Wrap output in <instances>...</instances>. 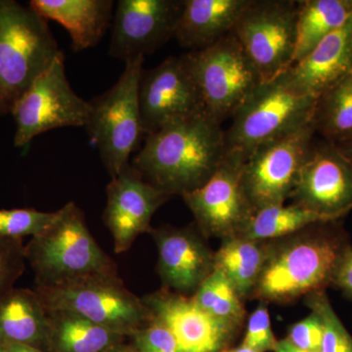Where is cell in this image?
Returning a JSON list of instances; mask_svg holds the SVG:
<instances>
[{
    "instance_id": "cell-40",
    "label": "cell",
    "mask_w": 352,
    "mask_h": 352,
    "mask_svg": "<svg viewBox=\"0 0 352 352\" xmlns=\"http://www.w3.org/2000/svg\"><path fill=\"white\" fill-rule=\"evenodd\" d=\"M221 352H256L254 351H252V349H248V347H245L244 346H242L241 344L240 346L235 347V349H226V351H221Z\"/></svg>"
},
{
    "instance_id": "cell-16",
    "label": "cell",
    "mask_w": 352,
    "mask_h": 352,
    "mask_svg": "<svg viewBox=\"0 0 352 352\" xmlns=\"http://www.w3.org/2000/svg\"><path fill=\"white\" fill-rule=\"evenodd\" d=\"M170 197L131 164L111 179L103 220L112 234L116 254L129 251L139 235L151 231L153 215Z\"/></svg>"
},
{
    "instance_id": "cell-29",
    "label": "cell",
    "mask_w": 352,
    "mask_h": 352,
    "mask_svg": "<svg viewBox=\"0 0 352 352\" xmlns=\"http://www.w3.org/2000/svg\"><path fill=\"white\" fill-rule=\"evenodd\" d=\"M305 305L318 315L323 325L320 352H352V336L336 314L326 289L305 296Z\"/></svg>"
},
{
    "instance_id": "cell-39",
    "label": "cell",
    "mask_w": 352,
    "mask_h": 352,
    "mask_svg": "<svg viewBox=\"0 0 352 352\" xmlns=\"http://www.w3.org/2000/svg\"><path fill=\"white\" fill-rule=\"evenodd\" d=\"M106 352H138L132 344H124V342H120L119 344H116L112 349H109Z\"/></svg>"
},
{
    "instance_id": "cell-8",
    "label": "cell",
    "mask_w": 352,
    "mask_h": 352,
    "mask_svg": "<svg viewBox=\"0 0 352 352\" xmlns=\"http://www.w3.org/2000/svg\"><path fill=\"white\" fill-rule=\"evenodd\" d=\"M182 57L206 112L220 124L232 118L263 83L232 32L208 47Z\"/></svg>"
},
{
    "instance_id": "cell-33",
    "label": "cell",
    "mask_w": 352,
    "mask_h": 352,
    "mask_svg": "<svg viewBox=\"0 0 352 352\" xmlns=\"http://www.w3.org/2000/svg\"><path fill=\"white\" fill-rule=\"evenodd\" d=\"M129 338L138 352H182L173 333L154 319Z\"/></svg>"
},
{
    "instance_id": "cell-20",
    "label": "cell",
    "mask_w": 352,
    "mask_h": 352,
    "mask_svg": "<svg viewBox=\"0 0 352 352\" xmlns=\"http://www.w3.org/2000/svg\"><path fill=\"white\" fill-rule=\"evenodd\" d=\"M29 6L46 21L63 25L75 52L94 47L112 20V0H32Z\"/></svg>"
},
{
    "instance_id": "cell-21",
    "label": "cell",
    "mask_w": 352,
    "mask_h": 352,
    "mask_svg": "<svg viewBox=\"0 0 352 352\" xmlns=\"http://www.w3.org/2000/svg\"><path fill=\"white\" fill-rule=\"evenodd\" d=\"M251 0H184L175 36L183 47L204 50L228 36Z\"/></svg>"
},
{
    "instance_id": "cell-4",
    "label": "cell",
    "mask_w": 352,
    "mask_h": 352,
    "mask_svg": "<svg viewBox=\"0 0 352 352\" xmlns=\"http://www.w3.org/2000/svg\"><path fill=\"white\" fill-rule=\"evenodd\" d=\"M62 50L47 21L15 0H0V118Z\"/></svg>"
},
{
    "instance_id": "cell-12",
    "label": "cell",
    "mask_w": 352,
    "mask_h": 352,
    "mask_svg": "<svg viewBox=\"0 0 352 352\" xmlns=\"http://www.w3.org/2000/svg\"><path fill=\"white\" fill-rule=\"evenodd\" d=\"M244 159L227 153L212 177L200 188L182 196L206 237H237L256 210L243 184Z\"/></svg>"
},
{
    "instance_id": "cell-17",
    "label": "cell",
    "mask_w": 352,
    "mask_h": 352,
    "mask_svg": "<svg viewBox=\"0 0 352 352\" xmlns=\"http://www.w3.org/2000/svg\"><path fill=\"white\" fill-rule=\"evenodd\" d=\"M152 318L168 329L182 352H221L239 331L210 316L191 296L163 288L142 298Z\"/></svg>"
},
{
    "instance_id": "cell-23",
    "label": "cell",
    "mask_w": 352,
    "mask_h": 352,
    "mask_svg": "<svg viewBox=\"0 0 352 352\" xmlns=\"http://www.w3.org/2000/svg\"><path fill=\"white\" fill-rule=\"evenodd\" d=\"M46 312L48 330L44 352H106L126 338L73 312Z\"/></svg>"
},
{
    "instance_id": "cell-32",
    "label": "cell",
    "mask_w": 352,
    "mask_h": 352,
    "mask_svg": "<svg viewBox=\"0 0 352 352\" xmlns=\"http://www.w3.org/2000/svg\"><path fill=\"white\" fill-rule=\"evenodd\" d=\"M277 340L271 328L270 312L265 302L256 308L248 318L242 346L256 352L273 351Z\"/></svg>"
},
{
    "instance_id": "cell-19",
    "label": "cell",
    "mask_w": 352,
    "mask_h": 352,
    "mask_svg": "<svg viewBox=\"0 0 352 352\" xmlns=\"http://www.w3.org/2000/svg\"><path fill=\"white\" fill-rule=\"evenodd\" d=\"M352 73V15L307 56L280 75L296 94L318 98Z\"/></svg>"
},
{
    "instance_id": "cell-3",
    "label": "cell",
    "mask_w": 352,
    "mask_h": 352,
    "mask_svg": "<svg viewBox=\"0 0 352 352\" xmlns=\"http://www.w3.org/2000/svg\"><path fill=\"white\" fill-rule=\"evenodd\" d=\"M36 286H54L96 274H118L115 261L97 244L74 201L55 212L43 232L25 245Z\"/></svg>"
},
{
    "instance_id": "cell-31",
    "label": "cell",
    "mask_w": 352,
    "mask_h": 352,
    "mask_svg": "<svg viewBox=\"0 0 352 352\" xmlns=\"http://www.w3.org/2000/svg\"><path fill=\"white\" fill-rule=\"evenodd\" d=\"M23 240L0 237V298L14 288L25 268Z\"/></svg>"
},
{
    "instance_id": "cell-24",
    "label": "cell",
    "mask_w": 352,
    "mask_h": 352,
    "mask_svg": "<svg viewBox=\"0 0 352 352\" xmlns=\"http://www.w3.org/2000/svg\"><path fill=\"white\" fill-rule=\"evenodd\" d=\"M271 242L227 238L214 252V270L223 273L242 300L251 298L270 254Z\"/></svg>"
},
{
    "instance_id": "cell-13",
    "label": "cell",
    "mask_w": 352,
    "mask_h": 352,
    "mask_svg": "<svg viewBox=\"0 0 352 352\" xmlns=\"http://www.w3.org/2000/svg\"><path fill=\"white\" fill-rule=\"evenodd\" d=\"M294 205L332 221L352 210V164L335 143L315 140L291 197Z\"/></svg>"
},
{
    "instance_id": "cell-34",
    "label": "cell",
    "mask_w": 352,
    "mask_h": 352,
    "mask_svg": "<svg viewBox=\"0 0 352 352\" xmlns=\"http://www.w3.org/2000/svg\"><path fill=\"white\" fill-rule=\"evenodd\" d=\"M287 340L303 351L320 352L323 340V325L318 315L311 314L289 328Z\"/></svg>"
},
{
    "instance_id": "cell-7",
    "label": "cell",
    "mask_w": 352,
    "mask_h": 352,
    "mask_svg": "<svg viewBox=\"0 0 352 352\" xmlns=\"http://www.w3.org/2000/svg\"><path fill=\"white\" fill-rule=\"evenodd\" d=\"M316 101L296 94L280 76L261 83L233 116L226 152L245 160L263 143L311 124Z\"/></svg>"
},
{
    "instance_id": "cell-28",
    "label": "cell",
    "mask_w": 352,
    "mask_h": 352,
    "mask_svg": "<svg viewBox=\"0 0 352 352\" xmlns=\"http://www.w3.org/2000/svg\"><path fill=\"white\" fill-rule=\"evenodd\" d=\"M191 296L204 311L217 320L238 331L242 328L247 316L244 302L219 270L212 271Z\"/></svg>"
},
{
    "instance_id": "cell-35",
    "label": "cell",
    "mask_w": 352,
    "mask_h": 352,
    "mask_svg": "<svg viewBox=\"0 0 352 352\" xmlns=\"http://www.w3.org/2000/svg\"><path fill=\"white\" fill-rule=\"evenodd\" d=\"M331 287L339 289L342 295L352 300V245L340 258Z\"/></svg>"
},
{
    "instance_id": "cell-1",
    "label": "cell",
    "mask_w": 352,
    "mask_h": 352,
    "mask_svg": "<svg viewBox=\"0 0 352 352\" xmlns=\"http://www.w3.org/2000/svg\"><path fill=\"white\" fill-rule=\"evenodd\" d=\"M226 155V131L205 112L146 136L132 166L157 188L182 197L203 186Z\"/></svg>"
},
{
    "instance_id": "cell-27",
    "label": "cell",
    "mask_w": 352,
    "mask_h": 352,
    "mask_svg": "<svg viewBox=\"0 0 352 352\" xmlns=\"http://www.w3.org/2000/svg\"><path fill=\"white\" fill-rule=\"evenodd\" d=\"M312 124L316 134L335 144L352 138V73L317 98Z\"/></svg>"
},
{
    "instance_id": "cell-15",
    "label": "cell",
    "mask_w": 352,
    "mask_h": 352,
    "mask_svg": "<svg viewBox=\"0 0 352 352\" xmlns=\"http://www.w3.org/2000/svg\"><path fill=\"white\" fill-rule=\"evenodd\" d=\"M184 0H120L109 54L124 62L151 54L175 38Z\"/></svg>"
},
{
    "instance_id": "cell-30",
    "label": "cell",
    "mask_w": 352,
    "mask_h": 352,
    "mask_svg": "<svg viewBox=\"0 0 352 352\" xmlns=\"http://www.w3.org/2000/svg\"><path fill=\"white\" fill-rule=\"evenodd\" d=\"M54 212H44L34 208H1L0 237L21 239L38 235L54 219Z\"/></svg>"
},
{
    "instance_id": "cell-36",
    "label": "cell",
    "mask_w": 352,
    "mask_h": 352,
    "mask_svg": "<svg viewBox=\"0 0 352 352\" xmlns=\"http://www.w3.org/2000/svg\"><path fill=\"white\" fill-rule=\"evenodd\" d=\"M274 352H311L307 351H303V349H298L292 344L288 340H277L276 344H275Z\"/></svg>"
},
{
    "instance_id": "cell-25",
    "label": "cell",
    "mask_w": 352,
    "mask_h": 352,
    "mask_svg": "<svg viewBox=\"0 0 352 352\" xmlns=\"http://www.w3.org/2000/svg\"><path fill=\"white\" fill-rule=\"evenodd\" d=\"M352 15V0H298L293 66Z\"/></svg>"
},
{
    "instance_id": "cell-22",
    "label": "cell",
    "mask_w": 352,
    "mask_h": 352,
    "mask_svg": "<svg viewBox=\"0 0 352 352\" xmlns=\"http://www.w3.org/2000/svg\"><path fill=\"white\" fill-rule=\"evenodd\" d=\"M47 312L34 289L13 288L0 298V346L25 344L44 351Z\"/></svg>"
},
{
    "instance_id": "cell-37",
    "label": "cell",
    "mask_w": 352,
    "mask_h": 352,
    "mask_svg": "<svg viewBox=\"0 0 352 352\" xmlns=\"http://www.w3.org/2000/svg\"><path fill=\"white\" fill-rule=\"evenodd\" d=\"M336 145L339 148L342 154L349 160V163L352 164V138Z\"/></svg>"
},
{
    "instance_id": "cell-6",
    "label": "cell",
    "mask_w": 352,
    "mask_h": 352,
    "mask_svg": "<svg viewBox=\"0 0 352 352\" xmlns=\"http://www.w3.org/2000/svg\"><path fill=\"white\" fill-rule=\"evenodd\" d=\"M46 310H66L92 323L131 337L152 321L142 298L124 286L119 275L96 274L54 286H36Z\"/></svg>"
},
{
    "instance_id": "cell-5",
    "label": "cell",
    "mask_w": 352,
    "mask_h": 352,
    "mask_svg": "<svg viewBox=\"0 0 352 352\" xmlns=\"http://www.w3.org/2000/svg\"><path fill=\"white\" fill-rule=\"evenodd\" d=\"M144 58L126 61L118 82L88 101L90 111L85 127L111 178L129 164L132 153L140 150L144 136L138 98Z\"/></svg>"
},
{
    "instance_id": "cell-18",
    "label": "cell",
    "mask_w": 352,
    "mask_h": 352,
    "mask_svg": "<svg viewBox=\"0 0 352 352\" xmlns=\"http://www.w3.org/2000/svg\"><path fill=\"white\" fill-rule=\"evenodd\" d=\"M150 233L157 244V273L164 288L194 295L214 270V252L192 227L163 226Z\"/></svg>"
},
{
    "instance_id": "cell-26",
    "label": "cell",
    "mask_w": 352,
    "mask_h": 352,
    "mask_svg": "<svg viewBox=\"0 0 352 352\" xmlns=\"http://www.w3.org/2000/svg\"><path fill=\"white\" fill-rule=\"evenodd\" d=\"M324 221L332 220L294 204L270 206L256 210L237 237L252 241H275Z\"/></svg>"
},
{
    "instance_id": "cell-41",
    "label": "cell",
    "mask_w": 352,
    "mask_h": 352,
    "mask_svg": "<svg viewBox=\"0 0 352 352\" xmlns=\"http://www.w3.org/2000/svg\"><path fill=\"white\" fill-rule=\"evenodd\" d=\"M0 352H9V351L6 346H0Z\"/></svg>"
},
{
    "instance_id": "cell-11",
    "label": "cell",
    "mask_w": 352,
    "mask_h": 352,
    "mask_svg": "<svg viewBox=\"0 0 352 352\" xmlns=\"http://www.w3.org/2000/svg\"><path fill=\"white\" fill-rule=\"evenodd\" d=\"M314 124L263 143L243 164V184L254 210L289 199L298 173L315 141Z\"/></svg>"
},
{
    "instance_id": "cell-14",
    "label": "cell",
    "mask_w": 352,
    "mask_h": 352,
    "mask_svg": "<svg viewBox=\"0 0 352 352\" xmlns=\"http://www.w3.org/2000/svg\"><path fill=\"white\" fill-rule=\"evenodd\" d=\"M138 98L146 136L206 112L200 92L182 56L168 57L155 68L143 69Z\"/></svg>"
},
{
    "instance_id": "cell-38",
    "label": "cell",
    "mask_w": 352,
    "mask_h": 352,
    "mask_svg": "<svg viewBox=\"0 0 352 352\" xmlns=\"http://www.w3.org/2000/svg\"><path fill=\"white\" fill-rule=\"evenodd\" d=\"M6 346L9 352H44L36 347L25 346V344H9Z\"/></svg>"
},
{
    "instance_id": "cell-9",
    "label": "cell",
    "mask_w": 352,
    "mask_h": 352,
    "mask_svg": "<svg viewBox=\"0 0 352 352\" xmlns=\"http://www.w3.org/2000/svg\"><path fill=\"white\" fill-rule=\"evenodd\" d=\"M296 22V0H251L238 18L231 32L263 82L274 80L293 64Z\"/></svg>"
},
{
    "instance_id": "cell-2",
    "label": "cell",
    "mask_w": 352,
    "mask_h": 352,
    "mask_svg": "<svg viewBox=\"0 0 352 352\" xmlns=\"http://www.w3.org/2000/svg\"><path fill=\"white\" fill-rule=\"evenodd\" d=\"M339 221H324L272 241L251 298L289 303L332 285L344 252L351 245Z\"/></svg>"
},
{
    "instance_id": "cell-10",
    "label": "cell",
    "mask_w": 352,
    "mask_h": 352,
    "mask_svg": "<svg viewBox=\"0 0 352 352\" xmlns=\"http://www.w3.org/2000/svg\"><path fill=\"white\" fill-rule=\"evenodd\" d=\"M89 111V102L69 85L61 51L14 105V146L24 148L36 136L60 127L85 126Z\"/></svg>"
}]
</instances>
